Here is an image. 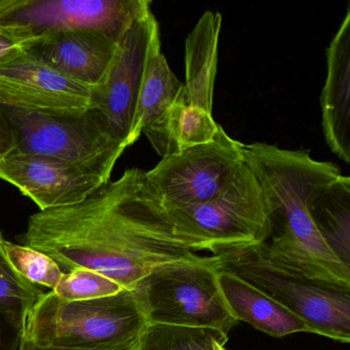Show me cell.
Listing matches in <instances>:
<instances>
[{
  "instance_id": "cell-1",
  "label": "cell",
  "mask_w": 350,
  "mask_h": 350,
  "mask_svg": "<svg viewBox=\"0 0 350 350\" xmlns=\"http://www.w3.org/2000/svg\"><path fill=\"white\" fill-rule=\"evenodd\" d=\"M22 241L61 269L87 268L131 290L157 268L212 258L175 232L146 172L137 167L79 204L32 215Z\"/></svg>"
},
{
  "instance_id": "cell-2",
  "label": "cell",
  "mask_w": 350,
  "mask_h": 350,
  "mask_svg": "<svg viewBox=\"0 0 350 350\" xmlns=\"http://www.w3.org/2000/svg\"><path fill=\"white\" fill-rule=\"evenodd\" d=\"M243 159L261 185L271 222H282V232L265 243L268 256L309 280L350 288V266L325 243L308 210L311 193L341 177L339 167L315 161L308 150L266 143L243 144Z\"/></svg>"
},
{
  "instance_id": "cell-3",
  "label": "cell",
  "mask_w": 350,
  "mask_h": 350,
  "mask_svg": "<svg viewBox=\"0 0 350 350\" xmlns=\"http://www.w3.org/2000/svg\"><path fill=\"white\" fill-rule=\"evenodd\" d=\"M148 319L136 288L92 300L44 293L28 317L26 339L42 346L108 349L140 339Z\"/></svg>"
},
{
  "instance_id": "cell-4",
  "label": "cell",
  "mask_w": 350,
  "mask_h": 350,
  "mask_svg": "<svg viewBox=\"0 0 350 350\" xmlns=\"http://www.w3.org/2000/svg\"><path fill=\"white\" fill-rule=\"evenodd\" d=\"M217 269L259 288L311 327L342 343L350 342V290L291 271L268 256L265 243L216 247Z\"/></svg>"
},
{
  "instance_id": "cell-5",
  "label": "cell",
  "mask_w": 350,
  "mask_h": 350,
  "mask_svg": "<svg viewBox=\"0 0 350 350\" xmlns=\"http://www.w3.org/2000/svg\"><path fill=\"white\" fill-rule=\"evenodd\" d=\"M0 107L13 126L15 152L54 157L111 177L126 150L97 108L81 113H46Z\"/></svg>"
},
{
  "instance_id": "cell-6",
  "label": "cell",
  "mask_w": 350,
  "mask_h": 350,
  "mask_svg": "<svg viewBox=\"0 0 350 350\" xmlns=\"http://www.w3.org/2000/svg\"><path fill=\"white\" fill-rule=\"evenodd\" d=\"M157 268L137 284L149 325L211 327L228 335L239 321L218 282L217 260Z\"/></svg>"
},
{
  "instance_id": "cell-7",
  "label": "cell",
  "mask_w": 350,
  "mask_h": 350,
  "mask_svg": "<svg viewBox=\"0 0 350 350\" xmlns=\"http://www.w3.org/2000/svg\"><path fill=\"white\" fill-rule=\"evenodd\" d=\"M165 211L178 235L211 253L219 247L266 243L273 231L261 185L245 163L216 200Z\"/></svg>"
},
{
  "instance_id": "cell-8",
  "label": "cell",
  "mask_w": 350,
  "mask_h": 350,
  "mask_svg": "<svg viewBox=\"0 0 350 350\" xmlns=\"http://www.w3.org/2000/svg\"><path fill=\"white\" fill-rule=\"evenodd\" d=\"M243 163V143L220 126L211 142L163 157L146 175L165 210L189 208L222 196Z\"/></svg>"
},
{
  "instance_id": "cell-9",
  "label": "cell",
  "mask_w": 350,
  "mask_h": 350,
  "mask_svg": "<svg viewBox=\"0 0 350 350\" xmlns=\"http://www.w3.org/2000/svg\"><path fill=\"white\" fill-rule=\"evenodd\" d=\"M149 0H0V32L29 44L69 30H105L122 40L151 11Z\"/></svg>"
},
{
  "instance_id": "cell-10",
  "label": "cell",
  "mask_w": 350,
  "mask_h": 350,
  "mask_svg": "<svg viewBox=\"0 0 350 350\" xmlns=\"http://www.w3.org/2000/svg\"><path fill=\"white\" fill-rule=\"evenodd\" d=\"M98 89L75 81L24 50L0 59V106L81 113L97 108Z\"/></svg>"
},
{
  "instance_id": "cell-11",
  "label": "cell",
  "mask_w": 350,
  "mask_h": 350,
  "mask_svg": "<svg viewBox=\"0 0 350 350\" xmlns=\"http://www.w3.org/2000/svg\"><path fill=\"white\" fill-rule=\"evenodd\" d=\"M159 42V23L150 11L124 32L105 81L98 89L97 109L126 149L134 144L133 131L141 85L151 51Z\"/></svg>"
},
{
  "instance_id": "cell-12",
  "label": "cell",
  "mask_w": 350,
  "mask_h": 350,
  "mask_svg": "<svg viewBox=\"0 0 350 350\" xmlns=\"http://www.w3.org/2000/svg\"><path fill=\"white\" fill-rule=\"evenodd\" d=\"M0 179L17 187L40 211L79 204L110 181L91 167L19 152L0 161Z\"/></svg>"
},
{
  "instance_id": "cell-13",
  "label": "cell",
  "mask_w": 350,
  "mask_h": 350,
  "mask_svg": "<svg viewBox=\"0 0 350 350\" xmlns=\"http://www.w3.org/2000/svg\"><path fill=\"white\" fill-rule=\"evenodd\" d=\"M120 40L105 30L85 28L36 38L23 50L58 72L99 89L113 62Z\"/></svg>"
},
{
  "instance_id": "cell-14",
  "label": "cell",
  "mask_w": 350,
  "mask_h": 350,
  "mask_svg": "<svg viewBox=\"0 0 350 350\" xmlns=\"http://www.w3.org/2000/svg\"><path fill=\"white\" fill-rule=\"evenodd\" d=\"M327 79L321 95L325 142L344 163H350V8L325 52Z\"/></svg>"
},
{
  "instance_id": "cell-15",
  "label": "cell",
  "mask_w": 350,
  "mask_h": 350,
  "mask_svg": "<svg viewBox=\"0 0 350 350\" xmlns=\"http://www.w3.org/2000/svg\"><path fill=\"white\" fill-rule=\"evenodd\" d=\"M182 89L183 83L174 75L161 53V40L153 46L147 62L137 106L133 143L145 134L161 159L171 155L167 118Z\"/></svg>"
},
{
  "instance_id": "cell-16",
  "label": "cell",
  "mask_w": 350,
  "mask_h": 350,
  "mask_svg": "<svg viewBox=\"0 0 350 350\" xmlns=\"http://www.w3.org/2000/svg\"><path fill=\"white\" fill-rule=\"evenodd\" d=\"M218 282L237 321H245L275 338L295 333L323 336L321 331L311 327L304 319L239 276L218 270Z\"/></svg>"
},
{
  "instance_id": "cell-17",
  "label": "cell",
  "mask_w": 350,
  "mask_h": 350,
  "mask_svg": "<svg viewBox=\"0 0 350 350\" xmlns=\"http://www.w3.org/2000/svg\"><path fill=\"white\" fill-rule=\"evenodd\" d=\"M220 13L204 12L185 40V83L180 96L189 105L213 114L218 67Z\"/></svg>"
},
{
  "instance_id": "cell-18",
  "label": "cell",
  "mask_w": 350,
  "mask_h": 350,
  "mask_svg": "<svg viewBox=\"0 0 350 350\" xmlns=\"http://www.w3.org/2000/svg\"><path fill=\"white\" fill-rule=\"evenodd\" d=\"M5 241L0 232V350H22L28 317L44 293L8 261Z\"/></svg>"
},
{
  "instance_id": "cell-19",
  "label": "cell",
  "mask_w": 350,
  "mask_h": 350,
  "mask_svg": "<svg viewBox=\"0 0 350 350\" xmlns=\"http://www.w3.org/2000/svg\"><path fill=\"white\" fill-rule=\"evenodd\" d=\"M309 214L332 251L350 266V179L342 175L317 188L308 202Z\"/></svg>"
},
{
  "instance_id": "cell-20",
  "label": "cell",
  "mask_w": 350,
  "mask_h": 350,
  "mask_svg": "<svg viewBox=\"0 0 350 350\" xmlns=\"http://www.w3.org/2000/svg\"><path fill=\"white\" fill-rule=\"evenodd\" d=\"M219 128L220 124L215 122L213 114L189 105L179 95L167 118L171 155L211 142Z\"/></svg>"
},
{
  "instance_id": "cell-21",
  "label": "cell",
  "mask_w": 350,
  "mask_h": 350,
  "mask_svg": "<svg viewBox=\"0 0 350 350\" xmlns=\"http://www.w3.org/2000/svg\"><path fill=\"white\" fill-rule=\"evenodd\" d=\"M228 335L211 327L148 325L137 350H215L214 342L228 341Z\"/></svg>"
},
{
  "instance_id": "cell-22",
  "label": "cell",
  "mask_w": 350,
  "mask_h": 350,
  "mask_svg": "<svg viewBox=\"0 0 350 350\" xmlns=\"http://www.w3.org/2000/svg\"><path fill=\"white\" fill-rule=\"evenodd\" d=\"M3 250L14 269L31 284H42L53 291L64 274L54 259L38 250L7 241Z\"/></svg>"
},
{
  "instance_id": "cell-23",
  "label": "cell",
  "mask_w": 350,
  "mask_h": 350,
  "mask_svg": "<svg viewBox=\"0 0 350 350\" xmlns=\"http://www.w3.org/2000/svg\"><path fill=\"white\" fill-rule=\"evenodd\" d=\"M124 288L99 272L75 268L63 274L53 292L64 300L81 301L113 296Z\"/></svg>"
},
{
  "instance_id": "cell-24",
  "label": "cell",
  "mask_w": 350,
  "mask_h": 350,
  "mask_svg": "<svg viewBox=\"0 0 350 350\" xmlns=\"http://www.w3.org/2000/svg\"><path fill=\"white\" fill-rule=\"evenodd\" d=\"M16 151L13 126L3 108L0 107V161Z\"/></svg>"
},
{
  "instance_id": "cell-25",
  "label": "cell",
  "mask_w": 350,
  "mask_h": 350,
  "mask_svg": "<svg viewBox=\"0 0 350 350\" xmlns=\"http://www.w3.org/2000/svg\"><path fill=\"white\" fill-rule=\"evenodd\" d=\"M140 339L135 340L130 343L124 344L118 347L108 348V349H71V348L54 347V346H42L30 340L26 339L24 341L23 349L22 350H137Z\"/></svg>"
},
{
  "instance_id": "cell-26",
  "label": "cell",
  "mask_w": 350,
  "mask_h": 350,
  "mask_svg": "<svg viewBox=\"0 0 350 350\" xmlns=\"http://www.w3.org/2000/svg\"><path fill=\"white\" fill-rule=\"evenodd\" d=\"M26 46V42L15 40L0 32V59L5 58L17 51L23 50Z\"/></svg>"
},
{
  "instance_id": "cell-27",
  "label": "cell",
  "mask_w": 350,
  "mask_h": 350,
  "mask_svg": "<svg viewBox=\"0 0 350 350\" xmlns=\"http://www.w3.org/2000/svg\"><path fill=\"white\" fill-rule=\"evenodd\" d=\"M225 345H226V344H225L224 342H220V341H215L214 342L215 350H227L226 348H225Z\"/></svg>"
}]
</instances>
